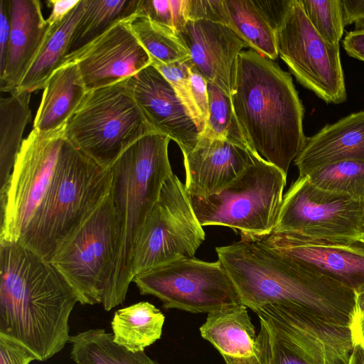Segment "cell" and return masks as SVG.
<instances>
[{"label": "cell", "instance_id": "obj_1", "mask_svg": "<svg viewBox=\"0 0 364 364\" xmlns=\"http://www.w3.org/2000/svg\"><path fill=\"white\" fill-rule=\"evenodd\" d=\"M78 297L48 261L17 242L0 243V335L45 361L69 342Z\"/></svg>", "mask_w": 364, "mask_h": 364}, {"label": "cell", "instance_id": "obj_2", "mask_svg": "<svg viewBox=\"0 0 364 364\" xmlns=\"http://www.w3.org/2000/svg\"><path fill=\"white\" fill-rule=\"evenodd\" d=\"M231 99L250 146L287 175L307 138L304 108L291 75L252 49L242 51Z\"/></svg>", "mask_w": 364, "mask_h": 364}, {"label": "cell", "instance_id": "obj_3", "mask_svg": "<svg viewBox=\"0 0 364 364\" xmlns=\"http://www.w3.org/2000/svg\"><path fill=\"white\" fill-rule=\"evenodd\" d=\"M215 251L241 304L253 311L266 304H293L349 322L355 305L354 291L349 287L257 240H240Z\"/></svg>", "mask_w": 364, "mask_h": 364}, {"label": "cell", "instance_id": "obj_4", "mask_svg": "<svg viewBox=\"0 0 364 364\" xmlns=\"http://www.w3.org/2000/svg\"><path fill=\"white\" fill-rule=\"evenodd\" d=\"M170 140L157 132L146 134L127 147L110 166L117 242L107 311L126 299L133 280L136 242L164 183L173 173L168 154Z\"/></svg>", "mask_w": 364, "mask_h": 364}, {"label": "cell", "instance_id": "obj_5", "mask_svg": "<svg viewBox=\"0 0 364 364\" xmlns=\"http://www.w3.org/2000/svg\"><path fill=\"white\" fill-rule=\"evenodd\" d=\"M112 181L111 167L98 164L65 139L47 198L20 244L50 262L109 195Z\"/></svg>", "mask_w": 364, "mask_h": 364}, {"label": "cell", "instance_id": "obj_6", "mask_svg": "<svg viewBox=\"0 0 364 364\" xmlns=\"http://www.w3.org/2000/svg\"><path fill=\"white\" fill-rule=\"evenodd\" d=\"M154 132L126 80L87 91L64 126L65 139L105 167L137 139Z\"/></svg>", "mask_w": 364, "mask_h": 364}, {"label": "cell", "instance_id": "obj_7", "mask_svg": "<svg viewBox=\"0 0 364 364\" xmlns=\"http://www.w3.org/2000/svg\"><path fill=\"white\" fill-rule=\"evenodd\" d=\"M287 176L262 158L218 193L189 198L202 226H225L238 232L241 240H257L276 225Z\"/></svg>", "mask_w": 364, "mask_h": 364}, {"label": "cell", "instance_id": "obj_8", "mask_svg": "<svg viewBox=\"0 0 364 364\" xmlns=\"http://www.w3.org/2000/svg\"><path fill=\"white\" fill-rule=\"evenodd\" d=\"M64 127L32 129L23 139L7 183L0 191V243H20L35 222L54 181Z\"/></svg>", "mask_w": 364, "mask_h": 364}, {"label": "cell", "instance_id": "obj_9", "mask_svg": "<svg viewBox=\"0 0 364 364\" xmlns=\"http://www.w3.org/2000/svg\"><path fill=\"white\" fill-rule=\"evenodd\" d=\"M117 242L109 193L49 262L74 289L81 304H100L107 311Z\"/></svg>", "mask_w": 364, "mask_h": 364}, {"label": "cell", "instance_id": "obj_10", "mask_svg": "<svg viewBox=\"0 0 364 364\" xmlns=\"http://www.w3.org/2000/svg\"><path fill=\"white\" fill-rule=\"evenodd\" d=\"M205 240L185 184L173 173L164 183L136 242L133 278L183 258H191Z\"/></svg>", "mask_w": 364, "mask_h": 364}, {"label": "cell", "instance_id": "obj_11", "mask_svg": "<svg viewBox=\"0 0 364 364\" xmlns=\"http://www.w3.org/2000/svg\"><path fill=\"white\" fill-rule=\"evenodd\" d=\"M279 56L304 87L327 104L347 99L339 44H331L316 31L300 0H289L277 28Z\"/></svg>", "mask_w": 364, "mask_h": 364}, {"label": "cell", "instance_id": "obj_12", "mask_svg": "<svg viewBox=\"0 0 364 364\" xmlns=\"http://www.w3.org/2000/svg\"><path fill=\"white\" fill-rule=\"evenodd\" d=\"M274 232L364 242V198L323 190L298 177L283 200Z\"/></svg>", "mask_w": 364, "mask_h": 364}, {"label": "cell", "instance_id": "obj_13", "mask_svg": "<svg viewBox=\"0 0 364 364\" xmlns=\"http://www.w3.org/2000/svg\"><path fill=\"white\" fill-rule=\"evenodd\" d=\"M132 282L142 295L159 299L165 309L210 313L242 304L237 290L218 259L183 258L136 275Z\"/></svg>", "mask_w": 364, "mask_h": 364}, {"label": "cell", "instance_id": "obj_14", "mask_svg": "<svg viewBox=\"0 0 364 364\" xmlns=\"http://www.w3.org/2000/svg\"><path fill=\"white\" fill-rule=\"evenodd\" d=\"M254 312L279 329L307 364H350L355 343L348 322L293 304H266Z\"/></svg>", "mask_w": 364, "mask_h": 364}, {"label": "cell", "instance_id": "obj_15", "mask_svg": "<svg viewBox=\"0 0 364 364\" xmlns=\"http://www.w3.org/2000/svg\"><path fill=\"white\" fill-rule=\"evenodd\" d=\"M134 16L119 21L89 45L65 57L62 64H77L87 91L123 81L151 65L149 55L129 26Z\"/></svg>", "mask_w": 364, "mask_h": 364}, {"label": "cell", "instance_id": "obj_16", "mask_svg": "<svg viewBox=\"0 0 364 364\" xmlns=\"http://www.w3.org/2000/svg\"><path fill=\"white\" fill-rule=\"evenodd\" d=\"M254 240L353 291L364 284V242L316 239L274 231Z\"/></svg>", "mask_w": 364, "mask_h": 364}, {"label": "cell", "instance_id": "obj_17", "mask_svg": "<svg viewBox=\"0 0 364 364\" xmlns=\"http://www.w3.org/2000/svg\"><path fill=\"white\" fill-rule=\"evenodd\" d=\"M126 82L157 133L173 140L183 155L195 148L200 138L198 128L171 84L157 69L150 65L126 79Z\"/></svg>", "mask_w": 364, "mask_h": 364}, {"label": "cell", "instance_id": "obj_18", "mask_svg": "<svg viewBox=\"0 0 364 364\" xmlns=\"http://www.w3.org/2000/svg\"><path fill=\"white\" fill-rule=\"evenodd\" d=\"M190 53V65L231 97L240 54L247 45L227 26L188 20L178 33Z\"/></svg>", "mask_w": 364, "mask_h": 364}, {"label": "cell", "instance_id": "obj_19", "mask_svg": "<svg viewBox=\"0 0 364 364\" xmlns=\"http://www.w3.org/2000/svg\"><path fill=\"white\" fill-rule=\"evenodd\" d=\"M185 186L188 196L205 198L218 193L250 165L262 157L223 139L200 136L195 148L183 155Z\"/></svg>", "mask_w": 364, "mask_h": 364}, {"label": "cell", "instance_id": "obj_20", "mask_svg": "<svg viewBox=\"0 0 364 364\" xmlns=\"http://www.w3.org/2000/svg\"><path fill=\"white\" fill-rule=\"evenodd\" d=\"M257 335L247 307L228 306L208 314L200 327L201 336L220 353L226 364H269L270 338L261 320Z\"/></svg>", "mask_w": 364, "mask_h": 364}, {"label": "cell", "instance_id": "obj_21", "mask_svg": "<svg viewBox=\"0 0 364 364\" xmlns=\"http://www.w3.org/2000/svg\"><path fill=\"white\" fill-rule=\"evenodd\" d=\"M11 32L0 90L13 92L19 85L43 42L48 25L38 0H9Z\"/></svg>", "mask_w": 364, "mask_h": 364}, {"label": "cell", "instance_id": "obj_22", "mask_svg": "<svg viewBox=\"0 0 364 364\" xmlns=\"http://www.w3.org/2000/svg\"><path fill=\"white\" fill-rule=\"evenodd\" d=\"M346 160L364 161V110L326 124L307 137L294 164L301 177L323 166Z\"/></svg>", "mask_w": 364, "mask_h": 364}, {"label": "cell", "instance_id": "obj_23", "mask_svg": "<svg viewBox=\"0 0 364 364\" xmlns=\"http://www.w3.org/2000/svg\"><path fill=\"white\" fill-rule=\"evenodd\" d=\"M87 92L77 64H62L43 88L33 129L48 133L64 127Z\"/></svg>", "mask_w": 364, "mask_h": 364}, {"label": "cell", "instance_id": "obj_24", "mask_svg": "<svg viewBox=\"0 0 364 364\" xmlns=\"http://www.w3.org/2000/svg\"><path fill=\"white\" fill-rule=\"evenodd\" d=\"M83 11L84 2L80 0L59 24L48 26L38 54L16 90L31 93L43 90L48 78L67 55L72 34Z\"/></svg>", "mask_w": 364, "mask_h": 364}, {"label": "cell", "instance_id": "obj_25", "mask_svg": "<svg viewBox=\"0 0 364 364\" xmlns=\"http://www.w3.org/2000/svg\"><path fill=\"white\" fill-rule=\"evenodd\" d=\"M225 26L262 56H278L277 29L255 0H223Z\"/></svg>", "mask_w": 364, "mask_h": 364}, {"label": "cell", "instance_id": "obj_26", "mask_svg": "<svg viewBox=\"0 0 364 364\" xmlns=\"http://www.w3.org/2000/svg\"><path fill=\"white\" fill-rule=\"evenodd\" d=\"M165 317L148 301H140L115 311L111 321L114 341L132 353L144 349L159 340Z\"/></svg>", "mask_w": 364, "mask_h": 364}, {"label": "cell", "instance_id": "obj_27", "mask_svg": "<svg viewBox=\"0 0 364 364\" xmlns=\"http://www.w3.org/2000/svg\"><path fill=\"white\" fill-rule=\"evenodd\" d=\"M31 92L15 90L0 100V191L12 172L31 116Z\"/></svg>", "mask_w": 364, "mask_h": 364}, {"label": "cell", "instance_id": "obj_28", "mask_svg": "<svg viewBox=\"0 0 364 364\" xmlns=\"http://www.w3.org/2000/svg\"><path fill=\"white\" fill-rule=\"evenodd\" d=\"M84 11L76 25L68 55L82 49L119 21L135 15L139 0H83Z\"/></svg>", "mask_w": 364, "mask_h": 364}, {"label": "cell", "instance_id": "obj_29", "mask_svg": "<svg viewBox=\"0 0 364 364\" xmlns=\"http://www.w3.org/2000/svg\"><path fill=\"white\" fill-rule=\"evenodd\" d=\"M70 357L76 364H157L144 352L132 353L117 343L112 333L92 328L71 336Z\"/></svg>", "mask_w": 364, "mask_h": 364}, {"label": "cell", "instance_id": "obj_30", "mask_svg": "<svg viewBox=\"0 0 364 364\" xmlns=\"http://www.w3.org/2000/svg\"><path fill=\"white\" fill-rule=\"evenodd\" d=\"M136 39L151 59L166 64L185 63L190 53L178 33L136 13L129 21Z\"/></svg>", "mask_w": 364, "mask_h": 364}, {"label": "cell", "instance_id": "obj_31", "mask_svg": "<svg viewBox=\"0 0 364 364\" xmlns=\"http://www.w3.org/2000/svg\"><path fill=\"white\" fill-rule=\"evenodd\" d=\"M208 92V114L205 129L200 136L226 139L255 151L250 146L239 124L231 97L209 82Z\"/></svg>", "mask_w": 364, "mask_h": 364}, {"label": "cell", "instance_id": "obj_32", "mask_svg": "<svg viewBox=\"0 0 364 364\" xmlns=\"http://www.w3.org/2000/svg\"><path fill=\"white\" fill-rule=\"evenodd\" d=\"M307 176L319 188L364 198L363 161L346 160L332 163Z\"/></svg>", "mask_w": 364, "mask_h": 364}, {"label": "cell", "instance_id": "obj_33", "mask_svg": "<svg viewBox=\"0 0 364 364\" xmlns=\"http://www.w3.org/2000/svg\"><path fill=\"white\" fill-rule=\"evenodd\" d=\"M309 21L326 41L337 44L343 30V14L341 0H300Z\"/></svg>", "mask_w": 364, "mask_h": 364}, {"label": "cell", "instance_id": "obj_34", "mask_svg": "<svg viewBox=\"0 0 364 364\" xmlns=\"http://www.w3.org/2000/svg\"><path fill=\"white\" fill-rule=\"evenodd\" d=\"M151 60V65L161 73L175 90L200 136L205 127L193 100L189 80V60L172 64H166L156 59Z\"/></svg>", "mask_w": 364, "mask_h": 364}, {"label": "cell", "instance_id": "obj_35", "mask_svg": "<svg viewBox=\"0 0 364 364\" xmlns=\"http://www.w3.org/2000/svg\"><path fill=\"white\" fill-rule=\"evenodd\" d=\"M137 13L178 33L189 20V0H139Z\"/></svg>", "mask_w": 364, "mask_h": 364}, {"label": "cell", "instance_id": "obj_36", "mask_svg": "<svg viewBox=\"0 0 364 364\" xmlns=\"http://www.w3.org/2000/svg\"><path fill=\"white\" fill-rule=\"evenodd\" d=\"M259 318L266 324L269 333L271 355L269 364H307L279 329L269 321Z\"/></svg>", "mask_w": 364, "mask_h": 364}, {"label": "cell", "instance_id": "obj_37", "mask_svg": "<svg viewBox=\"0 0 364 364\" xmlns=\"http://www.w3.org/2000/svg\"><path fill=\"white\" fill-rule=\"evenodd\" d=\"M206 19L225 25L223 0H189V20Z\"/></svg>", "mask_w": 364, "mask_h": 364}, {"label": "cell", "instance_id": "obj_38", "mask_svg": "<svg viewBox=\"0 0 364 364\" xmlns=\"http://www.w3.org/2000/svg\"><path fill=\"white\" fill-rule=\"evenodd\" d=\"M36 356L26 348L0 335V364H30Z\"/></svg>", "mask_w": 364, "mask_h": 364}, {"label": "cell", "instance_id": "obj_39", "mask_svg": "<svg viewBox=\"0 0 364 364\" xmlns=\"http://www.w3.org/2000/svg\"><path fill=\"white\" fill-rule=\"evenodd\" d=\"M189 80L196 106L204 127H205L209 107L208 81L193 69L190 64Z\"/></svg>", "mask_w": 364, "mask_h": 364}, {"label": "cell", "instance_id": "obj_40", "mask_svg": "<svg viewBox=\"0 0 364 364\" xmlns=\"http://www.w3.org/2000/svg\"><path fill=\"white\" fill-rule=\"evenodd\" d=\"M10 32V2L9 0H0V73L6 63Z\"/></svg>", "mask_w": 364, "mask_h": 364}, {"label": "cell", "instance_id": "obj_41", "mask_svg": "<svg viewBox=\"0 0 364 364\" xmlns=\"http://www.w3.org/2000/svg\"><path fill=\"white\" fill-rule=\"evenodd\" d=\"M345 26L354 23L355 31H364V0H341Z\"/></svg>", "mask_w": 364, "mask_h": 364}, {"label": "cell", "instance_id": "obj_42", "mask_svg": "<svg viewBox=\"0 0 364 364\" xmlns=\"http://www.w3.org/2000/svg\"><path fill=\"white\" fill-rule=\"evenodd\" d=\"M343 46L349 56L364 62V31L347 32Z\"/></svg>", "mask_w": 364, "mask_h": 364}, {"label": "cell", "instance_id": "obj_43", "mask_svg": "<svg viewBox=\"0 0 364 364\" xmlns=\"http://www.w3.org/2000/svg\"><path fill=\"white\" fill-rule=\"evenodd\" d=\"M80 0H50L52 11L46 19L48 26L59 24L78 4Z\"/></svg>", "mask_w": 364, "mask_h": 364}, {"label": "cell", "instance_id": "obj_44", "mask_svg": "<svg viewBox=\"0 0 364 364\" xmlns=\"http://www.w3.org/2000/svg\"><path fill=\"white\" fill-rule=\"evenodd\" d=\"M349 326L355 345L364 348V313L351 315Z\"/></svg>", "mask_w": 364, "mask_h": 364}, {"label": "cell", "instance_id": "obj_45", "mask_svg": "<svg viewBox=\"0 0 364 364\" xmlns=\"http://www.w3.org/2000/svg\"><path fill=\"white\" fill-rule=\"evenodd\" d=\"M355 305L351 315L364 313V284L354 291Z\"/></svg>", "mask_w": 364, "mask_h": 364}, {"label": "cell", "instance_id": "obj_46", "mask_svg": "<svg viewBox=\"0 0 364 364\" xmlns=\"http://www.w3.org/2000/svg\"><path fill=\"white\" fill-rule=\"evenodd\" d=\"M350 364H364V348L355 345Z\"/></svg>", "mask_w": 364, "mask_h": 364}, {"label": "cell", "instance_id": "obj_47", "mask_svg": "<svg viewBox=\"0 0 364 364\" xmlns=\"http://www.w3.org/2000/svg\"><path fill=\"white\" fill-rule=\"evenodd\" d=\"M157 364H159V363H157Z\"/></svg>", "mask_w": 364, "mask_h": 364}]
</instances>
